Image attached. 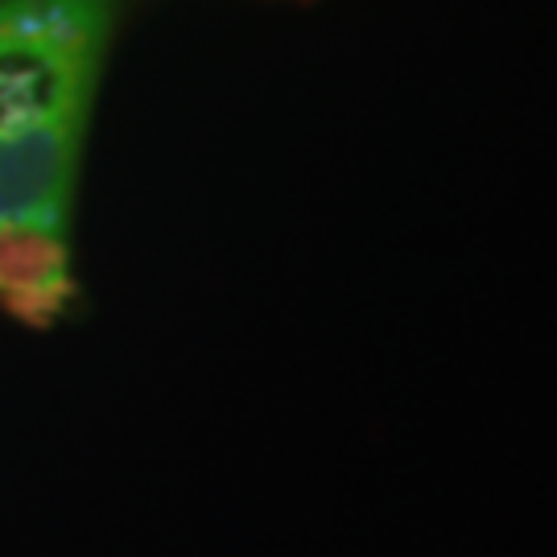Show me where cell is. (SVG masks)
Masks as SVG:
<instances>
[{"mask_svg":"<svg viewBox=\"0 0 557 557\" xmlns=\"http://www.w3.org/2000/svg\"><path fill=\"white\" fill-rule=\"evenodd\" d=\"M112 0H0V145L87 128Z\"/></svg>","mask_w":557,"mask_h":557,"instance_id":"1","label":"cell"},{"mask_svg":"<svg viewBox=\"0 0 557 557\" xmlns=\"http://www.w3.org/2000/svg\"><path fill=\"white\" fill-rule=\"evenodd\" d=\"M71 301L66 232L0 227V306L29 326H50Z\"/></svg>","mask_w":557,"mask_h":557,"instance_id":"2","label":"cell"}]
</instances>
